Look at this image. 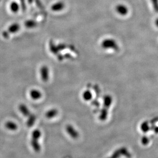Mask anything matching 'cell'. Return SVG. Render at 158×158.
Returning <instances> with one entry per match:
<instances>
[{"label":"cell","mask_w":158,"mask_h":158,"mask_svg":"<svg viewBox=\"0 0 158 158\" xmlns=\"http://www.w3.org/2000/svg\"><path fill=\"white\" fill-rule=\"evenodd\" d=\"M40 78L44 82H46L49 80L50 77V70L49 67L47 65L42 66L40 67Z\"/></svg>","instance_id":"cell-1"},{"label":"cell","mask_w":158,"mask_h":158,"mask_svg":"<svg viewBox=\"0 0 158 158\" xmlns=\"http://www.w3.org/2000/svg\"><path fill=\"white\" fill-rule=\"evenodd\" d=\"M20 29V25L18 23H13L9 26L7 31L4 32L3 33V36L5 38H7L9 36V33H15L19 31Z\"/></svg>","instance_id":"cell-2"},{"label":"cell","mask_w":158,"mask_h":158,"mask_svg":"<svg viewBox=\"0 0 158 158\" xmlns=\"http://www.w3.org/2000/svg\"><path fill=\"white\" fill-rule=\"evenodd\" d=\"M18 109L24 116L26 117H28L31 114L28 108L24 104H20L18 106Z\"/></svg>","instance_id":"cell-3"},{"label":"cell","mask_w":158,"mask_h":158,"mask_svg":"<svg viewBox=\"0 0 158 158\" xmlns=\"http://www.w3.org/2000/svg\"><path fill=\"white\" fill-rule=\"evenodd\" d=\"M31 98L34 100H38L42 97V94L39 90L32 89L29 92Z\"/></svg>","instance_id":"cell-4"},{"label":"cell","mask_w":158,"mask_h":158,"mask_svg":"<svg viewBox=\"0 0 158 158\" xmlns=\"http://www.w3.org/2000/svg\"><path fill=\"white\" fill-rule=\"evenodd\" d=\"M5 127L7 129L10 131H15L18 129V125L14 121H8L5 123Z\"/></svg>","instance_id":"cell-5"},{"label":"cell","mask_w":158,"mask_h":158,"mask_svg":"<svg viewBox=\"0 0 158 158\" xmlns=\"http://www.w3.org/2000/svg\"><path fill=\"white\" fill-rule=\"evenodd\" d=\"M58 111L57 109L56 108H51V109L48 110L47 112L45 113V116L47 119H51L52 118H54L55 116H57V115H58Z\"/></svg>","instance_id":"cell-6"},{"label":"cell","mask_w":158,"mask_h":158,"mask_svg":"<svg viewBox=\"0 0 158 158\" xmlns=\"http://www.w3.org/2000/svg\"><path fill=\"white\" fill-rule=\"evenodd\" d=\"M66 131L67 132L68 134L74 139H75L78 137V133L77 131L75 130L74 127L72 126L71 125H68L66 126Z\"/></svg>","instance_id":"cell-7"},{"label":"cell","mask_w":158,"mask_h":158,"mask_svg":"<svg viewBox=\"0 0 158 158\" xmlns=\"http://www.w3.org/2000/svg\"><path fill=\"white\" fill-rule=\"evenodd\" d=\"M64 7V3L62 2H58L52 5L51 6V9L53 11H62Z\"/></svg>","instance_id":"cell-8"},{"label":"cell","mask_w":158,"mask_h":158,"mask_svg":"<svg viewBox=\"0 0 158 158\" xmlns=\"http://www.w3.org/2000/svg\"><path fill=\"white\" fill-rule=\"evenodd\" d=\"M30 144L32 147L33 148V150L35 152H39L41 150V146L39 143V140H36V139H32L30 141Z\"/></svg>","instance_id":"cell-9"},{"label":"cell","mask_w":158,"mask_h":158,"mask_svg":"<svg viewBox=\"0 0 158 158\" xmlns=\"http://www.w3.org/2000/svg\"><path fill=\"white\" fill-rule=\"evenodd\" d=\"M36 117L35 115L34 114H30L28 116V120L26 122V125L28 127H31L33 126L35 122Z\"/></svg>","instance_id":"cell-10"},{"label":"cell","mask_w":158,"mask_h":158,"mask_svg":"<svg viewBox=\"0 0 158 158\" xmlns=\"http://www.w3.org/2000/svg\"><path fill=\"white\" fill-rule=\"evenodd\" d=\"M116 9L119 14H121L122 15H125L128 12L127 8L123 5H118L116 6Z\"/></svg>","instance_id":"cell-11"},{"label":"cell","mask_w":158,"mask_h":158,"mask_svg":"<svg viewBox=\"0 0 158 158\" xmlns=\"http://www.w3.org/2000/svg\"><path fill=\"white\" fill-rule=\"evenodd\" d=\"M25 26L28 29H33L37 26V23L33 20H29L25 22Z\"/></svg>","instance_id":"cell-12"},{"label":"cell","mask_w":158,"mask_h":158,"mask_svg":"<svg viewBox=\"0 0 158 158\" xmlns=\"http://www.w3.org/2000/svg\"><path fill=\"white\" fill-rule=\"evenodd\" d=\"M41 136H42V132L40 131V130L38 129H35L32 133V139L39 140L41 137Z\"/></svg>","instance_id":"cell-13"},{"label":"cell","mask_w":158,"mask_h":158,"mask_svg":"<svg viewBox=\"0 0 158 158\" xmlns=\"http://www.w3.org/2000/svg\"><path fill=\"white\" fill-rule=\"evenodd\" d=\"M10 9L12 12L16 13L19 11V5L16 2H13L10 5Z\"/></svg>","instance_id":"cell-14"},{"label":"cell","mask_w":158,"mask_h":158,"mask_svg":"<svg viewBox=\"0 0 158 158\" xmlns=\"http://www.w3.org/2000/svg\"><path fill=\"white\" fill-rule=\"evenodd\" d=\"M155 10L158 12V0H151Z\"/></svg>","instance_id":"cell-15"},{"label":"cell","mask_w":158,"mask_h":158,"mask_svg":"<svg viewBox=\"0 0 158 158\" xmlns=\"http://www.w3.org/2000/svg\"><path fill=\"white\" fill-rule=\"evenodd\" d=\"M25 0H21V2H22V7L23 8H25Z\"/></svg>","instance_id":"cell-16"},{"label":"cell","mask_w":158,"mask_h":158,"mask_svg":"<svg viewBox=\"0 0 158 158\" xmlns=\"http://www.w3.org/2000/svg\"><path fill=\"white\" fill-rule=\"evenodd\" d=\"M156 24H157V25L158 26V19L156 20Z\"/></svg>","instance_id":"cell-17"}]
</instances>
